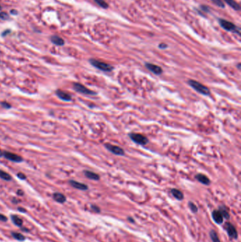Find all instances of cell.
Masks as SVG:
<instances>
[{
  "mask_svg": "<svg viewBox=\"0 0 241 242\" xmlns=\"http://www.w3.org/2000/svg\"><path fill=\"white\" fill-rule=\"evenodd\" d=\"M188 84L192 87V88L197 91L199 93H201L204 96H209L210 95L211 91L208 87L204 86V85L201 84L199 82H197L196 80H193V79H189L188 80Z\"/></svg>",
  "mask_w": 241,
  "mask_h": 242,
  "instance_id": "obj_1",
  "label": "cell"
},
{
  "mask_svg": "<svg viewBox=\"0 0 241 242\" xmlns=\"http://www.w3.org/2000/svg\"><path fill=\"white\" fill-rule=\"evenodd\" d=\"M219 23L222 28L226 31H231V32L236 33L238 35H240V28L236 26L232 22L223 19V18H219Z\"/></svg>",
  "mask_w": 241,
  "mask_h": 242,
  "instance_id": "obj_2",
  "label": "cell"
},
{
  "mask_svg": "<svg viewBox=\"0 0 241 242\" xmlns=\"http://www.w3.org/2000/svg\"><path fill=\"white\" fill-rule=\"evenodd\" d=\"M89 62L94 67L97 68L98 70L101 71H103V72H111L114 70V67L108 63H105V62L100 61V60L95 59H90L89 60Z\"/></svg>",
  "mask_w": 241,
  "mask_h": 242,
  "instance_id": "obj_3",
  "label": "cell"
},
{
  "mask_svg": "<svg viewBox=\"0 0 241 242\" xmlns=\"http://www.w3.org/2000/svg\"><path fill=\"white\" fill-rule=\"evenodd\" d=\"M129 137H130L131 140L135 143L138 144V145H145L149 142L148 138L144 135L140 134V133L131 132L129 134Z\"/></svg>",
  "mask_w": 241,
  "mask_h": 242,
  "instance_id": "obj_4",
  "label": "cell"
},
{
  "mask_svg": "<svg viewBox=\"0 0 241 242\" xmlns=\"http://www.w3.org/2000/svg\"><path fill=\"white\" fill-rule=\"evenodd\" d=\"M73 88L76 91H77V92H79V93H83V94L91 95V96L97 94L96 92H95V91H93L92 90H91V89L86 88V87L84 86V85L82 84H80V83H77V82L74 83Z\"/></svg>",
  "mask_w": 241,
  "mask_h": 242,
  "instance_id": "obj_5",
  "label": "cell"
},
{
  "mask_svg": "<svg viewBox=\"0 0 241 242\" xmlns=\"http://www.w3.org/2000/svg\"><path fill=\"white\" fill-rule=\"evenodd\" d=\"M223 228L226 229V232L228 234V236L229 237L230 239H237L238 237V234L237 231L236 227L233 226V224H232L230 222H226L224 224Z\"/></svg>",
  "mask_w": 241,
  "mask_h": 242,
  "instance_id": "obj_6",
  "label": "cell"
},
{
  "mask_svg": "<svg viewBox=\"0 0 241 242\" xmlns=\"http://www.w3.org/2000/svg\"><path fill=\"white\" fill-rule=\"evenodd\" d=\"M104 146L109 152H111V153L115 154V155H118V156L124 155V149L121 147H118V146L111 145V144H110V143L105 144Z\"/></svg>",
  "mask_w": 241,
  "mask_h": 242,
  "instance_id": "obj_7",
  "label": "cell"
},
{
  "mask_svg": "<svg viewBox=\"0 0 241 242\" xmlns=\"http://www.w3.org/2000/svg\"><path fill=\"white\" fill-rule=\"evenodd\" d=\"M3 156H5V158L11 161L14 162H17V163H20V162H23V158L19 155L12 153V152H3Z\"/></svg>",
  "mask_w": 241,
  "mask_h": 242,
  "instance_id": "obj_8",
  "label": "cell"
},
{
  "mask_svg": "<svg viewBox=\"0 0 241 242\" xmlns=\"http://www.w3.org/2000/svg\"><path fill=\"white\" fill-rule=\"evenodd\" d=\"M144 65L149 71H150V72L153 73L154 74L161 75L162 73H163V70H162V68L160 66L156 65V64L150 63V62H146V63L144 64Z\"/></svg>",
  "mask_w": 241,
  "mask_h": 242,
  "instance_id": "obj_9",
  "label": "cell"
},
{
  "mask_svg": "<svg viewBox=\"0 0 241 242\" xmlns=\"http://www.w3.org/2000/svg\"><path fill=\"white\" fill-rule=\"evenodd\" d=\"M56 94L62 101L67 102L72 101V96L69 93H66V91L58 89V90L56 91Z\"/></svg>",
  "mask_w": 241,
  "mask_h": 242,
  "instance_id": "obj_10",
  "label": "cell"
},
{
  "mask_svg": "<svg viewBox=\"0 0 241 242\" xmlns=\"http://www.w3.org/2000/svg\"><path fill=\"white\" fill-rule=\"evenodd\" d=\"M69 184L72 185V187L74 188H76L78 190H81V191H86L88 190V185L84 184V183L78 182V181H74V180H70L69 181Z\"/></svg>",
  "mask_w": 241,
  "mask_h": 242,
  "instance_id": "obj_11",
  "label": "cell"
},
{
  "mask_svg": "<svg viewBox=\"0 0 241 242\" xmlns=\"http://www.w3.org/2000/svg\"><path fill=\"white\" fill-rule=\"evenodd\" d=\"M195 178H196L199 183H202V184L205 185H210L211 183L210 179L203 174H197L196 176H195Z\"/></svg>",
  "mask_w": 241,
  "mask_h": 242,
  "instance_id": "obj_12",
  "label": "cell"
},
{
  "mask_svg": "<svg viewBox=\"0 0 241 242\" xmlns=\"http://www.w3.org/2000/svg\"><path fill=\"white\" fill-rule=\"evenodd\" d=\"M212 218L214 222L218 224H221L223 222V217L218 210H214L212 212Z\"/></svg>",
  "mask_w": 241,
  "mask_h": 242,
  "instance_id": "obj_13",
  "label": "cell"
},
{
  "mask_svg": "<svg viewBox=\"0 0 241 242\" xmlns=\"http://www.w3.org/2000/svg\"><path fill=\"white\" fill-rule=\"evenodd\" d=\"M219 211L220 212V213L221 214V215L223 216V219H226V220H230V214H229V210L226 207L225 205H220L219 207Z\"/></svg>",
  "mask_w": 241,
  "mask_h": 242,
  "instance_id": "obj_14",
  "label": "cell"
},
{
  "mask_svg": "<svg viewBox=\"0 0 241 242\" xmlns=\"http://www.w3.org/2000/svg\"><path fill=\"white\" fill-rule=\"evenodd\" d=\"M51 42L56 45L58 46H62L64 45V41L63 38H62L61 37L58 36V35H52L50 37Z\"/></svg>",
  "mask_w": 241,
  "mask_h": 242,
  "instance_id": "obj_15",
  "label": "cell"
},
{
  "mask_svg": "<svg viewBox=\"0 0 241 242\" xmlns=\"http://www.w3.org/2000/svg\"><path fill=\"white\" fill-rule=\"evenodd\" d=\"M84 174L85 175V176H86V178H88V179H91V180H93V181L100 180L99 175L95 174V173H94V172H91V171H88V170L84 171Z\"/></svg>",
  "mask_w": 241,
  "mask_h": 242,
  "instance_id": "obj_16",
  "label": "cell"
},
{
  "mask_svg": "<svg viewBox=\"0 0 241 242\" xmlns=\"http://www.w3.org/2000/svg\"><path fill=\"white\" fill-rule=\"evenodd\" d=\"M170 193L175 199L178 200H182L184 199V194L182 192L177 188H172L170 190Z\"/></svg>",
  "mask_w": 241,
  "mask_h": 242,
  "instance_id": "obj_17",
  "label": "cell"
},
{
  "mask_svg": "<svg viewBox=\"0 0 241 242\" xmlns=\"http://www.w3.org/2000/svg\"><path fill=\"white\" fill-rule=\"evenodd\" d=\"M196 11L199 15L202 16V17H206V14L207 13H209L210 12V8L207 5H201L199 7V9H196Z\"/></svg>",
  "mask_w": 241,
  "mask_h": 242,
  "instance_id": "obj_18",
  "label": "cell"
},
{
  "mask_svg": "<svg viewBox=\"0 0 241 242\" xmlns=\"http://www.w3.org/2000/svg\"><path fill=\"white\" fill-rule=\"evenodd\" d=\"M53 198L55 201H57V203H65L66 198L65 195H63L62 193H55L53 194Z\"/></svg>",
  "mask_w": 241,
  "mask_h": 242,
  "instance_id": "obj_19",
  "label": "cell"
},
{
  "mask_svg": "<svg viewBox=\"0 0 241 242\" xmlns=\"http://www.w3.org/2000/svg\"><path fill=\"white\" fill-rule=\"evenodd\" d=\"M223 1L236 11H240V5L238 2H236V1H234V0H223Z\"/></svg>",
  "mask_w": 241,
  "mask_h": 242,
  "instance_id": "obj_20",
  "label": "cell"
},
{
  "mask_svg": "<svg viewBox=\"0 0 241 242\" xmlns=\"http://www.w3.org/2000/svg\"><path fill=\"white\" fill-rule=\"evenodd\" d=\"M11 218L12 222H13L14 224H16V226H18V227L22 226L23 221H22L21 219L19 217H18L17 215H15V214H14V215H11Z\"/></svg>",
  "mask_w": 241,
  "mask_h": 242,
  "instance_id": "obj_21",
  "label": "cell"
},
{
  "mask_svg": "<svg viewBox=\"0 0 241 242\" xmlns=\"http://www.w3.org/2000/svg\"><path fill=\"white\" fill-rule=\"evenodd\" d=\"M209 236H210L211 240L212 241V242H221L219 236H218L216 231L211 230L210 232H209Z\"/></svg>",
  "mask_w": 241,
  "mask_h": 242,
  "instance_id": "obj_22",
  "label": "cell"
},
{
  "mask_svg": "<svg viewBox=\"0 0 241 242\" xmlns=\"http://www.w3.org/2000/svg\"><path fill=\"white\" fill-rule=\"evenodd\" d=\"M0 178L2 179H3V180L5 181H11V176H10V174H8V173L4 172L2 170H0Z\"/></svg>",
  "mask_w": 241,
  "mask_h": 242,
  "instance_id": "obj_23",
  "label": "cell"
},
{
  "mask_svg": "<svg viewBox=\"0 0 241 242\" xmlns=\"http://www.w3.org/2000/svg\"><path fill=\"white\" fill-rule=\"evenodd\" d=\"M94 2L99 7L103 8V9H108L109 7L108 4L105 1H104V0H94Z\"/></svg>",
  "mask_w": 241,
  "mask_h": 242,
  "instance_id": "obj_24",
  "label": "cell"
},
{
  "mask_svg": "<svg viewBox=\"0 0 241 242\" xmlns=\"http://www.w3.org/2000/svg\"><path fill=\"white\" fill-rule=\"evenodd\" d=\"M188 207L192 213H197L198 212V208H197V206L193 202H188Z\"/></svg>",
  "mask_w": 241,
  "mask_h": 242,
  "instance_id": "obj_25",
  "label": "cell"
},
{
  "mask_svg": "<svg viewBox=\"0 0 241 242\" xmlns=\"http://www.w3.org/2000/svg\"><path fill=\"white\" fill-rule=\"evenodd\" d=\"M11 235H12V237L14 238V239L16 240H18V241H24V240L25 239V237L23 234H21V233L12 232Z\"/></svg>",
  "mask_w": 241,
  "mask_h": 242,
  "instance_id": "obj_26",
  "label": "cell"
},
{
  "mask_svg": "<svg viewBox=\"0 0 241 242\" xmlns=\"http://www.w3.org/2000/svg\"><path fill=\"white\" fill-rule=\"evenodd\" d=\"M212 2L215 5H217V7H219L220 8H225V5H224V3L223 2L222 0H211Z\"/></svg>",
  "mask_w": 241,
  "mask_h": 242,
  "instance_id": "obj_27",
  "label": "cell"
},
{
  "mask_svg": "<svg viewBox=\"0 0 241 242\" xmlns=\"http://www.w3.org/2000/svg\"><path fill=\"white\" fill-rule=\"evenodd\" d=\"M0 18H1L2 20H4V21L9 20V14H8L7 13H6V12L1 11L0 12Z\"/></svg>",
  "mask_w": 241,
  "mask_h": 242,
  "instance_id": "obj_28",
  "label": "cell"
},
{
  "mask_svg": "<svg viewBox=\"0 0 241 242\" xmlns=\"http://www.w3.org/2000/svg\"><path fill=\"white\" fill-rule=\"evenodd\" d=\"M91 210H92L93 212H95V213H99V212H101V209H100V208L98 207V206H97L95 205H91Z\"/></svg>",
  "mask_w": 241,
  "mask_h": 242,
  "instance_id": "obj_29",
  "label": "cell"
},
{
  "mask_svg": "<svg viewBox=\"0 0 241 242\" xmlns=\"http://www.w3.org/2000/svg\"><path fill=\"white\" fill-rule=\"evenodd\" d=\"M0 104H1L3 108H6V109H9V108H10L11 107V106L10 105L9 103H7V102H6V101L1 102V103H0Z\"/></svg>",
  "mask_w": 241,
  "mask_h": 242,
  "instance_id": "obj_30",
  "label": "cell"
},
{
  "mask_svg": "<svg viewBox=\"0 0 241 242\" xmlns=\"http://www.w3.org/2000/svg\"><path fill=\"white\" fill-rule=\"evenodd\" d=\"M17 177L18 178H19L20 179H21V180H25V179L26 178V175L23 174V173H18V174H17Z\"/></svg>",
  "mask_w": 241,
  "mask_h": 242,
  "instance_id": "obj_31",
  "label": "cell"
},
{
  "mask_svg": "<svg viewBox=\"0 0 241 242\" xmlns=\"http://www.w3.org/2000/svg\"><path fill=\"white\" fill-rule=\"evenodd\" d=\"M0 221H2V222H7V217L4 215V214H0Z\"/></svg>",
  "mask_w": 241,
  "mask_h": 242,
  "instance_id": "obj_32",
  "label": "cell"
},
{
  "mask_svg": "<svg viewBox=\"0 0 241 242\" xmlns=\"http://www.w3.org/2000/svg\"><path fill=\"white\" fill-rule=\"evenodd\" d=\"M159 47L160 49H166L168 47V45L165 43H160Z\"/></svg>",
  "mask_w": 241,
  "mask_h": 242,
  "instance_id": "obj_33",
  "label": "cell"
},
{
  "mask_svg": "<svg viewBox=\"0 0 241 242\" xmlns=\"http://www.w3.org/2000/svg\"><path fill=\"white\" fill-rule=\"evenodd\" d=\"M10 33H11V31L10 30H6L4 31L2 33V36H6V35H9Z\"/></svg>",
  "mask_w": 241,
  "mask_h": 242,
  "instance_id": "obj_34",
  "label": "cell"
},
{
  "mask_svg": "<svg viewBox=\"0 0 241 242\" xmlns=\"http://www.w3.org/2000/svg\"><path fill=\"white\" fill-rule=\"evenodd\" d=\"M127 220L128 222H130L131 223H134L135 222L134 218H132V217H128L127 218Z\"/></svg>",
  "mask_w": 241,
  "mask_h": 242,
  "instance_id": "obj_35",
  "label": "cell"
},
{
  "mask_svg": "<svg viewBox=\"0 0 241 242\" xmlns=\"http://www.w3.org/2000/svg\"><path fill=\"white\" fill-rule=\"evenodd\" d=\"M17 194L19 195H24V192H23L21 190H18V191H17Z\"/></svg>",
  "mask_w": 241,
  "mask_h": 242,
  "instance_id": "obj_36",
  "label": "cell"
},
{
  "mask_svg": "<svg viewBox=\"0 0 241 242\" xmlns=\"http://www.w3.org/2000/svg\"><path fill=\"white\" fill-rule=\"evenodd\" d=\"M11 14H14V15H16V14H18V12L16 11V10L13 9V10H11Z\"/></svg>",
  "mask_w": 241,
  "mask_h": 242,
  "instance_id": "obj_37",
  "label": "cell"
},
{
  "mask_svg": "<svg viewBox=\"0 0 241 242\" xmlns=\"http://www.w3.org/2000/svg\"><path fill=\"white\" fill-rule=\"evenodd\" d=\"M18 210L21 212H26V210H24V208H18Z\"/></svg>",
  "mask_w": 241,
  "mask_h": 242,
  "instance_id": "obj_38",
  "label": "cell"
},
{
  "mask_svg": "<svg viewBox=\"0 0 241 242\" xmlns=\"http://www.w3.org/2000/svg\"><path fill=\"white\" fill-rule=\"evenodd\" d=\"M3 152H2L1 149H0V156H3Z\"/></svg>",
  "mask_w": 241,
  "mask_h": 242,
  "instance_id": "obj_39",
  "label": "cell"
},
{
  "mask_svg": "<svg viewBox=\"0 0 241 242\" xmlns=\"http://www.w3.org/2000/svg\"><path fill=\"white\" fill-rule=\"evenodd\" d=\"M238 68L239 69V70H240V63H239V64H238Z\"/></svg>",
  "mask_w": 241,
  "mask_h": 242,
  "instance_id": "obj_40",
  "label": "cell"
},
{
  "mask_svg": "<svg viewBox=\"0 0 241 242\" xmlns=\"http://www.w3.org/2000/svg\"><path fill=\"white\" fill-rule=\"evenodd\" d=\"M1 9H2V7H1V6H0V11H1Z\"/></svg>",
  "mask_w": 241,
  "mask_h": 242,
  "instance_id": "obj_41",
  "label": "cell"
}]
</instances>
